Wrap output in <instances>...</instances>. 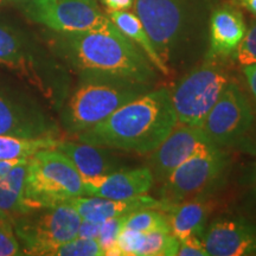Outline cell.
<instances>
[{"label": "cell", "instance_id": "cell-1", "mask_svg": "<svg viewBox=\"0 0 256 256\" xmlns=\"http://www.w3.org/2000/svg\"><path fill=\"white\" fill-rule=\"evenodd\" d=\"M177 118L170 90L146 92L127 102L107 119L78 134L90 145L148 154L171 133Z\"/></svg>", "mask_w": 256, "mask_h": 256}, {"label": "cell", "instance_id": "cell-2", "mask_svg": "<svg viewBox=\"0 0 256 256\" xmlns=\"http://www.w3.org/2000/svg\"><path fill=\"white\" fill-rule=\"evenodd\" d=\"M63 44L66 57L86 78H113L147 87L156 80L145 54L116 28L64 34Z\"/></svg>", "mask_w": 256, "mask_h": 256}, {"label": "cell", "instance_id": "cell-3", "mask_svg": "<svg viewBox=\"0 0 256 256\" xmlns=\"http://www.w3.org/2000/svg\"><path fill=\"white\" fill-rule=\"evenodd\" d=\"M87 196L84 182L72 160L56 148L42 150L28 160L24 202L28 212Z\"/></svg>", "mask_w": 256, "mask_h": 256}, {"label": "cell", "instance_id": "cell-4", "mask_svg": "<svg viewBox=\"0 0 256 256\" xmlns=\"http://www.w3.org/2000/svg\"><path fill=\"white\" fill-rule=\"evenodd\" d=\"M150 87L113 78H86L63 110L62 121L70 133L78 134L100 124Z\"/></svg>", "mask_w": 256, "mask_h": 256}, {"label": "cell", "instance_id": "cell-5", "mask_svg": "<svg viewBox=\"0 0 256 256\" xmlns=\"http://www.w3.org/2000/svg\"><path fill=\"white\" fill-rule=\"evenodd\" d=\"M81 222L78 211L66 202L22 214L12 220V226L24 254L46 255L54 246L78 238Z\"/></svg>", "mask_w": 256, "mask_h": 256}, {"label": "cell", "instance_id": "cell-6", "mask_svg": "<svg viewBox=\"0 0 256 256\" xmlns=\"http://www.w3.org/2000/svg\"><path fill=\"white\" fill-rule=\"evenodd\" d=\"M230 82L228 72L210 62L186 74L170 90L177 124L200 127Z\"/></svg>", "mask_w": 256, "mask_h": 256}, {"label": "cell", "instance_id": "cell-7", "mask_svg": "<svg viewBox=\"0 0 256 256\" xmlns=\"http://www.w3.org/2000/svg\"><path fill=\"white\" fill-rule=\"evenodd\" d=\"M24 14L34 23L62 34L115 28L95 0H28Z\"/></svg>", "mask_w": 256, "mask_h": 256}, {"label": "cell", "instance_id": "cell-8", "mask_svg": "<svg viewBox=\"0 0 256 256\" xmlns=\"http://www.w3.org/2000/svg\"><path fill=\"white\" fill-rule=\"evenodd\" d=\"M134 11L160 58L174 62L186 22L185 0H133ZM170 69V68H168Z\"/></svg>", "mask_w": 256, "mask_h": 256}, {"label": "cell", "instance_id": "cell-9", "mask_svg": "<svg viewBox=\"0 0 256 256\" xmlns=\"http://www.w3.org/2000/svg\"><path fill=\"white\" fill-rule=\"evenodd\" d=\"M228 165V156L220 148L200 153L188 159L162 183L160 197L168 206L198 197L211 188Z\"/></svg>", "mask_w": 256, "mask_h": 256}, {"label": "cell", "instance_id": "cell-10", "mask_svg": "<svg viewBox=\"0 0 256 256\" xmlns=\"http://www.w3.org/2000/svg\"><path fill=\"white\" fill-rule=\"evenodd\" d=\"M254 115L238 84L230 82L200 124L217 147L238 142L252 128Z\"/></svg>", "mask_w": 256, "mask_h": 256}, {"label": "cell", "instance_id": "cell-11", "mask_svg": "<svg viewBox=\"0 0 256 256\" xmlns=\"http://www.w3.org/2000/svg\"><path fill=\"white\" fill-rule=\"evenodd\" d=\"M220 148L200 127L177 124L171 133L150 153V170L154 182L164 183L174 170L200 153Z\"/></svg>", "mask_w": 256, "mask_h": 256}, {"label": "cell", "instance_id": "cell-12", "mask_svg": "<svg viewBox=\"0 0 256 256\" xmlns=\"http://www.w3.org/2000/svg\"><path fill=\"white\" fill-rule=\"evenodd\" d=\"M51 133V124L38 106L0 80V136L43 138Z\"/></svg>", "mask_w": 256, "mask_h": 256}, {"label": "cell", "instance_id": "cell-13", "mask_svg": "<svg viewBox=\"0 0 256 256\" xmlns=\"http://www.w3.org/2000/svg\"><path fill=\"white\" fill-rule=\"evenodd\" d=\"M208 256L256 255V226L243 218H218L203 235Z\"/></svg>", "mask_w": 256, "mask_h": 256}, {"label": "cell", "instance_id": "cell-14", "mask_svg": "<svg viewBox=\"0 0 256 256\" xmlns=\"http://www.w3.org/2000/svg\"><path fill=\"white\" fill-rule=\"evenodd\" d=\"M84 182L87 196H98L110 200H128L146 194L154 184L150 168L116 170L110 174Z\"/></svg>", "mask_w": 256, "mask_h": 256}, {"label": "cell", "instance_id": "cell-15", "mask_svg": "<svg viewBox=\"0 0 256 256\" xmlns=\"http://www.w3.org/2000/svg\"><path fill=\"white\" fill-rule=\"evenodd\" d=\"M78 211L82 220L102 223L114 217L126 216L142 209H158L166 212L170 206L162 200H156L147 194L128 198V200H110L98 196H80L68 200Z\"/></svg>", "mask_w": 256, "mask_h": 256}, {"label": "cell", "instance_id": "cell-16", "mask_svg": "<svg viewBox=\"0 0 256 256\" xmlns=\"http://www.w3.org/2000/svg\"><path fill=\"white\" fill-rule=\"evenodd\" d=\"M244 19L241 12L232 8H220L210 20V46L208 58L232 55L246 36Z\"/></svg>", "mask_w": 256, "mask_h": 256}, {"label": "cell", "instance_id": "cell-17", "mask_svg": "<svg viewBox=\"0 0 256 256\" xmlns=\"http://www.w3.org/2000/svg\"><path fill=\"white\" fill-rule=\"evenodd\" d=\"M56 150L62 152L78 168L83 180L101 177L118 170L116 162L106 147L86 142H60Z\"/></svg>", "mask_w": 256, "mask_h": 256}, {"label": "cell", "instance_id": "cell-18", "mask_svg": "<svg viewBox=\"0 0 256 256\" xmlns=\"http://www.w3.org/2000/svg\"><path fill=\"white\" fill-rule=\"evenodd\" d=\"M119 256H174L177 255L179 240L171 232H136L121 229L118 238Z\"/></svg>", "mask_w": 256, "mask_h": 256}, {"label": "cell", "instance_id": "cell-19", "mask_svg": "<svg viewBox=\"0 0 256 256\" xmlns=\"http://www.w3.org/2000/svg\"><path fill=\"white\" fill-rule=\"evenodd\" d=\"M0 66L17 74L32 86L40 87L31 54L17 32L0 24Z\"/></svg>", "mask_w": 256, "mask_h": 256}, {"label": "cell", "instance_id": "cell-20", "mask_svg": "<svg viewBox=\"0 0 256 256\" xmlns=\"http://www.w3.org/2000/svg\"><path fill=\"white\" fill-rule=\"evenodd\" d=\"M171 234L178 240L197 236L203 240L206 230L208 206L200 196L172 204L166 211Z\"/></svg>", "mask_w": 256, "mask_h": 256}, {"label": "cell", "instance_id": "cell-21", "mask_svg": "<svg viewBox=\"0 0 256 256\" xmlns=\"http://www.w3.org/2000/svg\"><path fill=\"white\" fill-rule=\"evenodd\" d=\"M108 17L124 36H126L130 42L138 44V46L145 54L153 66H156L160 72L168 75V66L159 57L145 28L142 26V22L139 20L136 14L128 12L127 10L126 11H110Z\"/></svg>", "mask_w": 256, "mask_h": 256}, {"label": "cell", "instance_id": "cell-22", "mask_svg": "<svg viewBox=\"0 0 256 256\" xmlns=\"http://www.w3.org/2000/svg\"><path fill=\"white\" fill-rule=\"evenodd\" d=\"M28 168V162L16 165L8 174L0 177V211L8 216L11 220L28 212L24 202Z\"/></svg>", "mask_w": 256, "mask_h": 256}, {"label": "cell", "instance_id": "cell-23", "mask_svg": "<svg viewBox=\"0 0 256 256\" xmlns=\"http://www.w3.org/2000/svg\"><path fill=\"white\" fill-rule=\"evenodd\" d=\"M58 142L52 136L25 138L0 136V160L30 159L42 150L55 148Z\"/></svg>", "mask_w": 256, "mask_h": 256}, {"label": "cell", "instance_id": "cell-24", "mask_svg": "<svg viewBox=\"0 0 256 256\" xmlns=\"http://www.w3.org/2000/svg\"><path fill=\"white\" fill-rule=\"evenodd\" d=\"M122 229L132 230L136 232H171V228L162 211L158 209H142L134 211L126 216L124 220Z\"/></svg>", "mask_w": 256, "mask_h": 256}, {"label": "cell", "instance_id": "cell-25", "mask_svg": "<svg viewBox=\"0 0 256 256\" xmlns=\"http://www.w3.org/2000/svg\"><path fill=\"white\" fill-rule=\"evenodd\" d=\"M49 256H104L102 249L95 238H75L68 242L54 246L46 252Z\"/></svg>", "mask_w": 256, "mask_h": 256}, {"label": "cell", "instance_id": "cell-26", "mask_svg": "<svg viewBox=\"0 0 256 256\" xmlns=\"http://www.w3.org/2000/svg\"><path fill=\"white\" fill-rule=\"evenodd\" d=\"M127 216V215H126ZM126 216H119L110 218L102 222L100 234H98V242L100 244L104 255L119 256L118 252V238H119L121 229H122L124 220Z\"/></svg>", "mask_w": 256, "mask_h": 256}, {"label": "cell", "instance_id": "cell-27", "mask_svg": "<svg viewBox=\"0 0 256 256\" xmlns=\"http://www.w3.org/2000/svg\"><path fill=\"white\" fill-rule=\"evenodd\" d=\"M232 54L236 62L242 66L256 63V24L246 32V36Z\"/></svg>", "mask_w": 256, "mask_h": 256}, {"label": "cell", "instance_id": "cell-28", "mask_svg": "<svg viewBox=\"0 0 256 256\" xmlns=\"http://www.w3.org/2000/svg\"><path fill=\"white\" fill-rule=\"evenodd\" d=\"M24 255L12 224L0 226V256Z\"/></svg>", "mask_w": 256, "mask_h": 256}, {"label": "cell", "instance_id": "cell-29", "mask_svg": "<svg viewBox=\"0 0 256 256\" xmlns=\"http://www.w3.org/2000/svg\"><path fill=\"white\" fill-rule=\"evenodd\" d=\"M177 255L180 256H208V252L204 248L203 240L197 236L179 240V248Z\"/></svg>", "mask_w": 256, "mask_h": 256}, {"label": "cell", "instance_id": "cell-30", "mask_svg": "<svg viewBox=\"0 0 256 256\" xmlns=\"http://www.w3.org/2000/svg\"><path fill=\"white\" fill-rule=\"evenodd\" d=\"M102 223L90 222V220H82L78 230V238H95L98 240L100 234Z\"/></svg>", "mask_w": 256, "mask_h": 256}, {"label": "cell", "instance_id": "cell-31", "mask_svg": "<svg viewBox=\"0 0 256 256\" xmlns=\"http://www.w3.org/2000/svg\"><path fill=\"white\" fill-rule=\"evenodd\" d=\"M243 72H244L246 78H247L249 88H250L252 95L256 98V63L243 66Z\"/></svg>", "mask_w": 256, "mask_h": 256}, {"label": "cell", "instance_id": "cell-32", "mask_svg": "<svg viewBox=\"0 0 256 256\" xmlns=\"http://www.w3.org/2000/svg\"><path fill=\"white\" fill-rule=\"evenodd\" d=\"M110 11H126L133 5V0H104Z\"/></svg>", "mask_w": 256, "mask_h": 256}, {"label": "cell", "instance_id": "cell-33", "mask_svg": "<svg viewBox=\"0 0 256 256\" xmlns=\"http://www.w3.org/2000/svg\"><path fill=\"white\" fill-rule=\"evenodd\" d=\"M30 159H12V160H0V177L4 176L5 174L11 170L12 168H14L16 165L23 164V162H28Z\"/></svg>", "mask_w": 256, "mask_h": 256}, {"label": "cell", "instance_id": "cell-34", "mask_svg": "<svg viewBox=\"0 0 256 256\" xmlns=\"http://www.w3.org/2000/svg\"><path fill=\"white\" fill-rule=\"evenodd\" d=\"M242 5L252 12V14H256V0H241Z\"/></svg>", "mask_w": 256, "mask_h": 256}, {"label": "cell", "instance_id": "cell-35", "mask_svg": "<svg viewBox=\"0 0 256 256\" xmlns=\"http://www.w3.org/2000/svg\"><path fill=\"white\" fill-rule=\"evenodd\" d=\"M6 224H12V220L2 211H0V226H6Z\"/></svg>", "mask_w": 256, "mask_h": 256}, {"label": "cell", "instance_id": "cell-36", "mask_svg": "<svg viewBox=\"0 0 256 256\" xmlns=\"http://www.w3.org/2000/svg\"><path fill=\"white\" fill-rule=\"evenodd\" d=\"M252 191H254L256 197V166L254 170V174H252Z\"/></svg>", "mask_w": 256, "mask_h": 256}, {"label": "cell", "instance_id": "cell-37", "mask_svg": "<svg viewBox=\"0 0 256 256\" xmlns=\"http://www.w3.org/2000/svg\"><path fill=\"white\" fill-rule=\"evenodd\" d=\"M4 2H5V0H0V5H2V4H4Z\"/></svg>", "mask_w": 256, "mask_h": 256}]
</instances>
